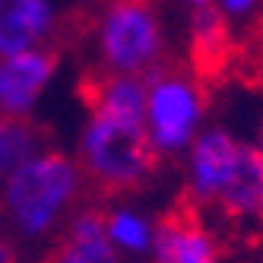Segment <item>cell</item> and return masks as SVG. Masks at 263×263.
<instances>
[{
    "label": "cell",
    "mask_w": 263,
    "mask_h": 263,
    "mask_svg": "<svg viewBox=\"0 0 263 263\" xmlns=\"http://www.w3.org/2000/svg\"><path fill=\"white\" fill-rule=\"evenodd\" d=\"M102 26V64L115 73L146 77L162 58V26L156 16V0H127L108 7Z\"/></svg>",
    "instance_id": "3"
},
{
    "label": "cell",
    "mask_w": 263,
    "mask_h": 263,
    "mask_svg": "<svg viewBox=\"0 0 263 263\" xmlns=\"http://www.w3.org/2000/svg\"><path fill=\"white\" fill-rule=\"evenodd\" d=\"M0 263H20V254L7 238H0Z\"/></svg>",
    "instance_id": "14"
},
{
    "label": "cell",
    "mask_w": 263,
    "mask_h": 263,
    "mask_svg": "<svg viewBox=\"0 0 263 263\" xmlns=\"http://www.w3.org/2000/svg\"><path fill=\"white\" fill-rule=\"evenodd\" d=\"M61 64V51H23L0 61V115H26Z\"/></svg>",
    "instance_id": "8"
},
{
    "label": "cell",
    "mask_w": 263,
    "mask_h": 263,
    "mask_svg": "<svg viewBox=\"0 0 263 263\" xmlns=\"http://www.w3.org/2000/svg\"><path fill=\"white\" fill-rule=\"evenodd\" d=\"M51 23L48 0H0V61L51 35Z\"/></svg>",
    "instance_id": "10"
},
{
    "label": "cell",
    "mask_w": 263,
    "mask_h": 263,
    "mask_svg": "<svg viewBox=\"0 0 263 263\" xmlns=\"http://www.w3.org/2000/svg\"><path fill=\"white\" fill-rule=\"evenodd\" d=\"M191 4H194V7H203V4H210V0H191Z\"/></svg>",
    "instance_id": "16"
},
{
    "label": "cell",
    "mask_w": 263,
    "mask_h": 263,
    "mask_svg": "<svg viewBox=\"0 0 263 263\" xmlns=\"http://www.w3.org/2000/svg\"><path fill=\"white\" fill-rule=\"evenodd\" d=\"M257 149H260V153H263V127H260V146H257Z\"/></svg>",
    "instance_id": "17"
},
{
    "label": "cell",
    "mask_w": 263,
    "mask_h": 263,
    "mask_svg": "<svg viewBox=\"0 0 263 263\" xmlns=\"http://www.w3.org/2000/svg\"><path fill=\"white\" fill-rule=\"evenodd\" d=\"M159 146L143 121L92 115L80 146V181L92 200H121L140 194L159 175Z\"/></svg>",
    "instance_id": "1"
},
{
    "label": "cell",
    "mask_w": 263,
    "mask_h": 263,
    "mask_svg": "<svg viewBox=\"0 0 263 263\" xmlns=\"http://www.w3.org/2000/svg\"><path fill=\"white\" fill-rule=\"evenodd\" d=\"M235 64H238V35L232 32L225 13L213 4L197 7L191 20L187 67H191V83L203 111L225 83L235 80Z\"/></svg>",
    "instance_id": "5"
},
{
    "label": "cell",
    "mask_w": 263,
    "mask_h": 263,
    "mask_svg": "<svg viewBox=\"0 0 263 263\" xmlns=\"http://www.w3.org/2000/svg\"><path fill=\"white\" fill-rule=\"evenodd\" d=\"M156 263H219L222 248L203 222V206L191 187L172 200L153 229Z\"/></svg>",
    "instance_id": "6"
},
{
    "label": "cell",
    "mask_w": 263,
    "mask_h": 263,
    "mask_svg": "<svg viewBox=\"0 0 263 263\" xmlns=\"http://www.w3.org/2000/svg\"><path fill=\"white\" fill-rule=\"evenodd\" d=\"M99 4H108V7H115V4H127V0H99Z\"/></svg>",
    "instance_id": "15"
},
{
    "label": "cell",
    "mask_w": 263,
    "mask_h": 263,
    "mask_svg": "<svg viewBox=\"0 0 263 263\" xmlns=\"http://www.w3.org/2000/svg\"><path fill=\"white\" fill-rule=\"evenodd\" d=\"M80 191V172L64 153L45 149L35 159L23 162L7 178L0 206L4 216L20 229L26 238H39L51 232L70 200Z\"/></svg>",
    "instance_id": "2"
},
{
    "label": "cell",
    "mask_w": 263,
    "mask_h": 263,
    "mask_svg": "<svg viewBox=\"0 0 263 263\" xmlns=\"http://www.w3.org/2000/svg\"><path fill=\"white\" fill-rule=\"evenodd\" d=\"M235 149L238 143L225 134V130H210V134H203L194 146V184L191 191L197 194L200 206L210 203L216 197V191L222 187L225 175H229V168L235 162Z\"/></svg>",
    "instance_id": "11"
},
{
    "label": "cell",
    "mask_w": 263,
    "mask_h": 263,
    "mask_svg": "<svg viewBox=\"0 0 263 263\" xmlns=\"http://www.w3.org/2000/svg\"><path fill=\"white\" fill-rule=\"evenodd\" d=\"M203 206H219L222 219L229 225H251V241L263 232V153L257 146L238 143L235 162L225 175L216 197Z\"/></svg>",
    "instance_id": "7"
},
{
    "label": "cell",
    "mask_w": 263,
    "mask_h": 263,
    "mask_svg": "<svg viewBox=\"0 0 263 263\" xmlns=\"http://www.w3.org/2000/svg\"><path fill=\"white\" fill-rule=\"evenodd\" d=\"M105 216L108 213L99 206L77 213L42 263H121L118 248L108 238Z\"/></svg>",
    "instance_id": "9"
},
{
    "label": "cell",
    "mask_w": 263,
    "mask_h": 263,
    "mask_svg": "<svg viewBox=\"0 0 263 263\" xmlns=\"http://www.w3.org/2000/svg\"><path fill=\"white\" fill-rule=\"evenodd\" d=\"M146 102H149V137L159 146V153H175L194 134L200 118V99L194 92L191 73L178 58H165L143 77Z\"/></svg>",
    "instance_id": "4"
},
{
    "label": "cell",
    "mask_w": 263,
    "mask_h": 263,
    "mask_svg": "<svg viewBox=\"0 0 263 263\" xmlns=\"http://www.w3.org/2000/svg\"><path fill=\"white\" fill-rule=\"evenodd\" d=\"M105 229H108V238H111L115 248H124L130 254L153 251V229H149V222L140 219L137 213H127V210L108 213L105 216Z\"/></svg>",
    "instance_id": "13"
},
{
    "label": "cell",
    "mask_w": 263,
    "mask_h": 263,
    "mask_svg": "<svg viewBox=\"0 0 263 263\" xmlns=\"http://www.w3.org/2000/svg\"><path fill=\"white\" fill-rule=\"evenodd\" d=\"M51 149V130L26 115H0V178H10L23 162Z\"/></svg>",
    "instance_id": "12"
}]
</instances>
